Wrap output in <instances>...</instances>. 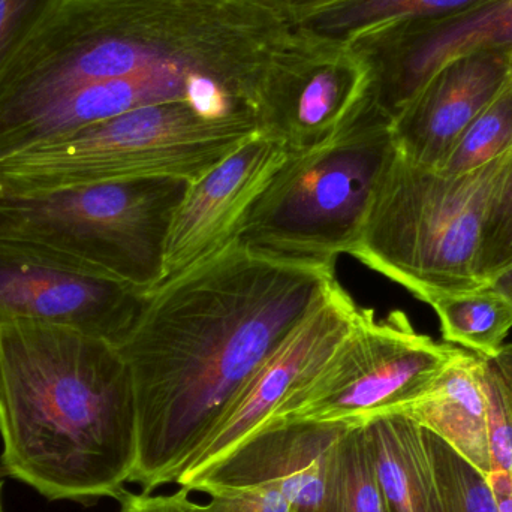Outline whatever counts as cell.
I'll use <instances>...</instances> for the list:
<instances>
[{
  "mask_svg": "<svg viewBox=\"0 0 512 512\" xmlns=\"http://www.w3.org/2000/svg\"><path fill=\"white\" fill-rule=\"evenodd\" d=\"M336 279L233 243L156 288L117 348L131 370L144 493L177 483L243 385Z\"/></svg>",
  "mask_w": 512,
  "mask_h": 512,
  "instance_id": "obj_1",
  "label": "cell"
},
{
  "mask_svg": "<svg viewBox=\"0 0 512 512\" xmlns=\"http://www.w3.org/2000/svg\"><path fill=\"white\" fill-rule=\"evenodd\" d=\"M292 36L249 0H62L0 72V140L77 90L126 78H206L255 111Z\"/></svg>",
  "mask_w": 512,
  "mask_h": 512,
  "instance_id": "obj_2",
  "label": "cell"
},
{
  "mask_svg": "<svg viewBox=\"0 0 512 512\" xmlns=\"http://www.w3.org/2000/svg\"><path fill=\"white\" fill-rule=\"evenodd\" d=\"M3 471L50 501L119 499L137 463L131 370L116 345L71 328L0 327Z\"/></svg>",
  "mask_w": 512,
  "mask_h": 512,
  "instance_id": "obj_3",
  "label": "cell"
},
{
  "mask_svg": "<svg viewBox=\"0 0 512 512\" xmlns=\"http://www.w3.org/2000/svg\"><path fill=\"white\" fill-rule=\"evenodd\" d=\"M510 153L471 173L447 174L396 152L349 255L424 303L481 288L484 215Z\"/></svg>",
  "mask_w": 512,
  "mask_h": 512,
  "instance_id": "obj_4",
  "label": "cell"
},
{
  "mask_svg": "<svg viewBox=\"0 0 512 512\" xmlns=\"http://www.w3.org/2000/svg\"><path fill=\"white\" fill-rule=\"evenodd\" d=\"M189 185L156 177L0 192V242L150 294L164 277L168 231Z\"/></svg>",
  "mask_w": 512,
  "mask_h": 512,
  "instance_id": "obj_5",
  "label": "cell"
},
{
  "mask_svg": "<svg viewBox=\"0 0 512 512\" xmlns=\"http://www.w3.org/2000/svg\"><path fill=\"white\" fill-rule=\"evenodd\" d=\"M258 134L252 113H210L194 102L146 105L0 159V192L174 177L192 183Z\"/></svg>",
  "mask_w": 512,
  "mask_h": 512,
  "instance_id": "obj_6",
  "label": "cell"
},
{
  "mask_svg": "<svg viewBox=\"0 0 512 512\" xmlns=\"http://www.w3.org/2000/svg\"><path fill=\"white\" fill-rule=\"evenodd\" d=\"M391 117L375 102L331 143L289 155L236 242L288 261L334 267L357 243L373 192L396 155Z\"/></svg>",
  "mask_w": 512,
  "mask_h": 512,
  "instance_id": "obj_7",
  "label": "cell"
},
{
  "mask_svg": "<svg viewBox=\"0 0 512 512\" xmlns=\"http://www.w3.org/2000/svg\"><path fill=\"white\" fill-rule=\"evenodd\" d=\"M457 351V346L418 333L400 310L376 319L372 309H360L348 333L267 421L363 426L423 396Z\"/></svg>",
  "mask_w": 512,
  "mask_h": 512,
  "instance_id": "obj_8",
  "label": "cell"
},
{
  "mask_svg": "<svg viewBox=\"0 0 512 512\" xmlns=\"http://www.w3.org/2000/svg\"><path fill=\"white\" fill-rule=\"evenodd\" d=\"M372 102V72L348 41L294 29L254 114L259 135L304 155L339 137Z\"/></svg>",
  "mask_w": 512,
  "mask_h": 512,
  "instance_id": "obj_9",
  "label": "cell"
},
{
  "mask_svg": "<svg viewBox=\"0 0 512 512\" xmlns=\"http://www.w3.org/2000/svg\"><path fill=\"white\" fill-rule=\"evenodd\" d=\"M147 297L123 283L0 242V327L56 325L119 346L137 324Z\"/></svg>",
  "mask_w": 512,
  "mask_h": 512,
  "instance_id": "obj_10",
  "label": "cell"
},
{
  "mask_svg": "<svg viewBox=\"0 0 512 512\" xmlns=\"http://www.w3.org/2000/svg\"><path fill=\"white\" fill-rule=\"evenodd\" d=\"M372 72L373 102L393 119L436 71L471 54L512 50V0L435 20L375 27L349 39Z\"/></svg>",
  "mask_w": 512,
  "mask_h": 512,
  "instance_id": "obj_11",
  "label": "cell"
},
{
  "mask_svg": "<svg viewBox=\"0 0 512 512\" xmlns=\"http://www.w3.org/2000/svg\"><path fill=\"white\" fill-rule=\"evenodd\" d=\"M360 309L336 279L328 283L321 297L243 385L176 484L182 486L200 474L264 424L282 400L333 351Z\"/></svg>",
  "mask_w": 512,
  "mask_h": 512,
  "instance_id": "obj_12",
  "label": "cell"
},
{
  "mask_svg": "<svg viewBox=\"0 0 512 512\" xmlns=\"http://www.w3.org/2000/svg\"><path fill=\"white\" fill-rule=\"evenodd\" d=\"M288 156L282 144L256 134L189 185L168 231L159 286L198 267L236 240L246 216Z\"/></svg>",
  "mask_w": 512,
  "mask_h": 512,
  "instance_id": "obj_13",
  "label": "cell"
},
{
  "mask_svg": "<svg viewBox=\"0 0 512 512\" xmlns=\"http://www.w3.org/2000/svg\"><path fill=\"white\" fill-rule=\"evenodd\" d=\"M349 426L325 421H265L180 487L201 493L274 490L298 512H321L331 451Z\"/></svg>",
  "mask_w": 512,
  "mask_h": 512,
  "instance_id": "obj_14",
  "label": "cell"
},
{
  "mask_svg": "<svg viewBox=\"0 0 512 512\" xmlns=\"http://www.w3.org/2000/svg\"><path fill=\"white\" fill-rule=\"evenodd\" d=\"M510 51H486L442 66L391 119L397 152L441 170L451 150L511 75Z\"/></svg>",
  "mask_w": 512,
  "mask_h": 512,
  "instance_id": "obj_15",
  "label": "cell"
},
{
  "mask_svg": "<svg viewBox=\"0 0 512 512\" xmlns=\"http://www.w3.org/2000/svg\"><path fill=\"white\" fill-rule=\"evenodd\" d=\"M399 412L441 438L484 477L492 474L480 355L459 348L435 384Z\"/></svg>",
  "mask_w": 512,
  "mask_h": 512,
  "instance_id": "obj_16",
  "label": "cell"
},
{
  "mask_svg": "<svg viewBox=\"0 0 512 512\" xmlns=\"http://www.w3.org/2000/svg\"><path fill=\"white\" fill-rule=\"evenodd\" d=\"M376 474L391 512H439L430 432L402 412L363 424Z\"/></svg>",
  "mask_w": 512,
  "mask_h": 512,
  "instance_id": "obj_17",
  "label": "cell"
},
{
  "mask_svg": "<svg viewBox=\"0 0 512 512\" xmlns=\"http://www.w3.org/2000/svg\"><path fill=\"white\" fill-rule=\"evenodd\" d=\"M487 2L490 0H336L316 9L292 29L349 41L375 27L450 17Z\"/></svg>",
  "mask_w": 512,
  "mask_h": 512,
  "instance_id": "obj_18",
  "label": "cell"
},
{
  "mask_svg": "<svg viewBox=\"0 0 512 512\" xmlns=\"http://www.w3.org/2000/svg\"><path fill=\"white\" fill-rule=\"evenodd\" d=\"M441 321L442 336L481 357L501 351L512 328V304L484 285L426 301Z\"/></svg>",
  "mask_w": 512,
  "mask_h": 512,
  "instance_id": "obj_19",
  "label": "cell"
},
{
  "mask_svg": "<svg viewBox=\"0 0 512 512\" xmlns=\"http://www.w3.org/2000/svg\"><path fill=\"white\" fill-rule=\"evenodd\" d=\"M321 512H391L363 426H349L331 451Z\"/></svg>",
  "mask_w": 512,
  "mask_h": 512,
  "instance_id": "obj_20",
  "label": "cell"
},
{
  "mask_svg": "<svg viewBox=\"0 0 512 512\" xmlns=\"http://www.w3.org/2000/svg\"><path fill=\"white\" fill-rule=\"evenodd\" d=\"M511 150L512 71L498 95L457 141L441 171L447 174L471 173L498 161Z\"/></svg>",
  "mask_w": 512,
  "mask_h": 512,
  "instance_id": "obj_21",
  "label": "cell"
},
{
  "mask_svg": "<svg viewBox=\"0 0 512 512\" xmlns=\"http://www.w3.org/2000/svg\"><path fill=\"white\" fill-rule=\"evenodd\" d=\"M430 439L438 478L439 512H498L487 477L432 432Z\"/></svg>",
  "mask_w": 512,
  "mask_h": 512,
  "instance_id": "obj_22",
  "label": "cell"
},
{
  "mask_svg": "<svg viewBox=\"0 0 512 512\" xmlns=\"http://www.w3.org/2000/svg\"><path fill=\"white\" fill-rule=\"evenodd\" d=\"M481 363L493 468L512 475V343Z\"/></svg>",
  "mask_w": 512,
  "mask_h": 512,
  "instance_id": "obj_23",
  "label": "cell"
},
{
  "mask_svg": "<svg viewBox=\"0 0 512 512\" xmlns=\"http://www.w3.org/2000/svg\"><path fill=\"white\" fill-rule=\"evenodd\" d=\"M512 265V150L484 215L480 276L484 285Z\"/></svg>",
  "mask_w": 512,
  "mask_h": 512,
  "instance_id": "obj_24",
  "label": "cell"
},
{
  "mask_svg": "<svg viewBox=\"0 0 512 512\" xmlns=\"http://www.w3.org/2000/svg\"><path fill=\"white\" fill-rule=\"evenodd\" d=\"M62 0H0V72Z\"/></svg>",
  "mask_w": 512,
  "mask_h": 512,
  "instance_id": "obj_25",
  "label": "cell"
},
{
  "mask_svg": "<svg viewBox=\"0 0 512 512\" xmlns=\"http://www.w3.org/2000/svg\"><path fill=\"white\" fill-rule=\"evenodd\" d=\"M207 495L209 504H195V512H298L274 490L221 489Z\"/></svg>",
  "mask_w": 512,
  "mask_h": 512,
  "instance_id": "obj_26",
  "label": "cell"
},
{
  "mask_svg": "<svg viewBox=\"0 0 512 512\" xmlns=\"http://www.w3.org/2000/svg\"><path fill=\"white\" fill-rule=\"evenodd\" d=\"M191 490L182 487L174 495L152 496L150 493L123 492L117 501L122 508L120 512H195V504L191 501Z\"/></svg>",
  "mask_w": 512,
  "mask_h": 512,
  "instance_id": "obj_27",
  "label": "cell"
},
{
  "mask_svg": "<svg viewBox=\"0 0 512 512\" xmlns=\"http://www.w3.org/2000/svg\"><path fill=\"white\" fill-rule=\"evenodd\" d=\"M249 2L267 9L292 27L316 9L330 5L336 0H249Z\"/></svg>",
  "mask_w": 512,
  "mask_h": 512,
  "instance_id": "obj_28",
  "label": "cell"
},
{
  "mask_svg": "<svg viewBox=\"0 0 512 512\" xmlns=\"http://www.w3.org/2000/svg\"><path fill=\"white\" fill-rule=\"evenodd\" d=\"M490 289L501 294L508 303L512 304V265L505 268L501 273L496 274L493 279L486 283Z\"/></svg>",
  "mask_w": 512,
  "mask_h": 512,
  "instance_id": "obj_29",
  "label": "cell"
},
{
  "mask_svg": "<svg viewBox=\"0 0 512 512\" xmlns=\"http://www.w3.org/2000/svg\"><path fill=\"white\" fill-rule=\"evenodd\" d=\"M2 487H3L2 478H0V512H2Z\"/></svg>",
  "mask_w": 512,
  "mask_h": 512,
  "instance_id": "obj_30",
  "label": "cell"
},
{
  "mask_svg": "<svg viewBox=\"0 0 512 512\" xmlns=\"http://www.w3.org/2000/svg\"><path fill=\"white\" fill-rule=\"evenodd\" d=\"M510 62H511V68H512V50L510 51Z\"/></svg>",
  "mask_w": 512,
  "mask_h": 512,
  "instance_id": "obj_31",
  "label": "cell"
}]
</instances>
